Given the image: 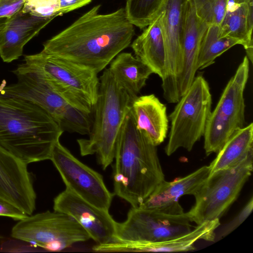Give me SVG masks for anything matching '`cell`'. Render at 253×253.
<instances>
[{"mask_svg": "<svg viewBox=\"0 0 253 253\" xmlns=\"http://www.w3.org/2000/svg\"><path fill=\"white\" fill-rule=\"evenodd\" d=\"M94 6L43 44L42 52L89 68L97 74L131 43L134 25L125 8L107 14Z\"/></svg>", "mask_w": 253, "mask_h": 253, "instance_id": "obj_1", "label": "cell"}, {"mask_svg": "<svg viewBox=\"0 0 253 253\" xmlns=\"http://www.w3.org/2000/svg\"><path fill=\"white\" fill-rule=\"evenodd\" d=\"M113 168L114 194L140 206L165 180L157 146L136 128L130 109L117 139Z\"/></svg>", "mask_w": 253, "mask_h": 253, "instance_id": "obj_2", "label": "cell"}, {"mask_svg": "<svg viewBox=\"0 0 253 253\" xmlns=\"http://www.w3.org/2000/svg\"><path fill=\"white\" fill-rule=\"evenodd\" d=\"M63 132L37 105L0 94V146L26 164L50 160Z\"/></svg>", "mask_w": 253, "mask_h": 253, "instance_id": "obj_3", "label": "cell"}, {"mask_svg": "<svg viewBox=\"0 0 253 253\" xmlns=\"http://www.w3.org/2000/svg\"><path fill=\"white\" fill-rule=\"evenodd\" d=\"M99 81L90 132L88 138L78 139L77 142L82 156L96 154L105 169L114 161L118 135L132 101L108 68L103 71Z\"/></svg>", "mask_w": 253, "mask_h": 253, "instance_id": "obj_4", "label": "cell"}, {"mask_svg": "<svg viewBox=\"0 0 253 253\" xmlns=\"http://www.w3.org/2000/svg\"><path fill=\"white\" fill-rule=\"evenodd\" d=\"M24 61V67L42 78L68 104L85 113H93L100 84L94 71L42 51L25 55Z\"/></svg>", "mask_w": 253, "mask_h": 253, "instance_id": "obj_5", "label": "cell"}, {"mask_svg": "<svg viewBox=\"0 0 253 253\" xmlns=\"http://www.w3.org/2000/svg\"><path fill=\"white\" fill-rule=\"evenodd\" d=\"M169 115L170 129L165 152L170 156L180 148L191 151L204 136L211 110L209 84L204 77H195Z\"/></svg>", "mask_w": 253, "mask_h": 253, "instance_id": "obj_6", "label": "cell"}, {"mask_svg": "<svg viewBox=\"0 0 253 253\" xmlns=\"http://www.w3.org/2000/svg\"><path fill=\"white\" fill-rule=\"evenodd\" d=\"M253 151L232 167L210 174L194 194L195 205L187 212L197 225L218 219L237 199L251 175Z\"/></svg>", "mask_w": 253, "mask_h": 253, "instance_id": "obj_7", "label": "cell"}, {"mask_svg": "<svg viewBox=\"0 0 253 253\" xmlns=\"http://www.w3.org/2000/svg\"><path fill=\"white\" fill-rule=\"evenodd\" d=\"M191 222L179 202L159 208L132 207L126 219L117 223L113 241H163L190 232Z\"/></svg>", "mask_w": 253, "mask_h": 253, "instance_id": "obj_8", "label": "cell"}, {"mask_svg": "<svg viewBox=\"0 0 253 253\" xmlns=\"http://www.w3.org/2000/svg\"><path fill=\"white\" fill-rule=\"evenodd\" d=\"M249 64L246 56L211 112L203 136L204 148L207 155L217 153L235 131L244 127V92L249 78Z\"/></svg>", "mask_w": 253, "mask_h": 253, "instance_id": "obj_9", "label": "cell"}, {"mask_svg": "<svg viewBox=\"0 0 253 253\" xmlns=\"http://www.w3.org/2000/svg\"><path fill=\"white\" fill-rule=\"evenodd\" d=\"M11 236L51 252L61 251L90 239L72 216L54 211L31 214L19 220L12 227Z\"/></svg>", "mask_w": 253, "mask_h": 253, "instance_id": "obj_10", "label": "cell"}, {"mask_svg": "<svg viewBox=\"0 0 253 253\" xmlns=\"http://www.w3.org/2000/svg\"><path fill=\"white\" fill-rule=\"evenodd\" d=\"M188 0H164L161 27L165 49V74L162 79L164 98L176 103L180 98L178 83L183 68L182 42Z\"/></svg>", "mask_w": 253, "mask_h": 253, "instance_id": "obj_11", "label": "cell"}, {"mask_svg": "<svg viewBox=\"0 0 253 253\" xmlns=\"http://www.w3.org/2000/svg\"><path fill=\"white\" fill-rule=\"evenodd\" d=\"M59 172L66 188L93 206L109 211L113 194L103 176L76 158L58 141L50 160Z\"/></svg>", "mask_w": 253, "mask_h": 253, "instance_id": "obj_12", "label": "cell"}, {"mask_svg": "<svg viewBox=\"0 0 253 253\" xmlns=\"http://www.w3.org/2000/svg\"><path fill=\"white\" fill-rule=\"evenodd\" d=\"M53 209L72 216L97 244L114 240L117 222L109 211L93 206L68 189L54 198Z\"/></svg>", "mask_w": 253, "mask_h": 253, "instance_id": "obj_13", "label": "cell"}, {"mask_svg": "<svg viewBox=\"0 0 253 253\" xmlns=\"http://www.w3.org/2000/svg\"><path fill=\"white\" fill-rule=\"evenodd\" d=\"M33 182L28 164L0 146V198L31 215L37 199Z\"/></svg>", "mask_w": 253, "mask_h": 253, "instance_id": "obj_14", "label": "cell"}, {"mask_svg": "<svg viewBox=\"0 0 253 253\" xmlns=\"http://www.w3.org/2000/svg\"><path fill=\"white\" fill-rule=\"evenodd\" d=\"M219 219L204 222L190 232L167 240L156 242L113 241L99 246L102 253L107 252H176L195 249L199 240L214 241Z\"/></svg>", "mask_w": 253, "mask_h": 253, "instance_id": "obj_15", "label": "cell"}, {"mask_svg": "<svg viewBox=\"0 0 253 253\" xmlns=\"http://www.w3.org/2000/svg\"><path fill=\"white\" fill-rule=\"evenodd\" d=\"M52 20L38 17L21 10L7 18L0 37V56L10 63L23 55L24 46Z\"/></svg>", "mask_w": 253, "mask_h": 253, "instance_id": "obj_16", "label": "cell"}, {"mask_svg": "<svg viewBox=\"0 0 253 253\" xmlns=\"http://www.w3.org/2000/svg\"><path fill=\"white\" fill-rule=\"evenodd\" d=\"M208 25L197 14L193 0H188L185 10L182 42L183 68L178 83L180 97L189 88L195 77L201 42Z\"/></svg>", "mask_w": 253, "mask_h": 253, "instance_id": "obj_17", "label": "cell"}, {"mask_svg": "<svg viewBox=\"0 0 253 253\" xmlns=\"http://www.w3.org/2000/svg\"><path fill=\"white\" fill-rule=\"evenodd\" d=\"M130 110L137 129L157 146L167 137L169 120L167 107L153 94L137 96Z\"/></svg>", "mask_w": 253, "mask_h": 253, "instance_id": "obj_18", "label": "cell"}, {"mask_svg": "<svg viewBox=\"0 0 253 253\" xmlns=\"http://www.w3.org/2000/svg\"><path fill=\"white\" fill-rule=\"evenodd\" d=\"M210 174L209 166H203L190 174L171 181L160 183L149 197L138 207L159 208L179 202L185 195H193L200 189Z\"/></svg>", "mask_w": 253, "mask_h": 253, "instance_id": "obj_19", "label": "cell"}, {"mask_svg": "<svg viewBox=\"0 0 253 253\" xmlns=\"http://www.w3.org/2000/svg\"><path fill=\"white\" fill-rule=\"evenodd\" d=\"M253 0H228L224 18L220 25L222 36L239 40L253 63Z\"/></svg>", "mask_w": 253, "mask_h": 253, "instance_id": "obj_20", "label": "cell"}, {"mask_svg": "<svg viewBox=\"0 0 253 253\" xmlns=\"http://www.w3.org/2000/svg\"><path fill=\"white\" fill-rule=\"evenodd\" d=\"M135 57L161 79L165 74V49L161 27V13L131 43Z\"/></svg>", "mask_w": 253, "mask_h": 253, "instance_id": "obj_21", "label": "cell"}, {"mask_svg": "<svg viewBox=\"0 0 253 253\" xmlns=\"http://www.w3.org/2000/svg\"><path fill=\"white\" fill-rule=\"evenodd\" d=\"M117 83L133 101L146 85L151 69L129 52H121L110 63L108 68Z\"/></svg>", "mask_w": 253, "mask_h": 253, "instance_id": "obj_22", "label": "cell"}, {"mask_svg": "<svg viewBox=\"0 0 253 253\" xmlns=\"http://www.w3.org/2000/svg\"><path fill=\"white\" fill-rule=\"evenodd\" d=\"M253 151V124L235 131L209 165L210 174L236 165Z\"/></svg>", "mask_w": 253, "mask_h": 253, "instance_id": "obj_23", "label": "cell"}, {"mask_svg": "<svg viewBox=\"0 0 253 253\" xmlns=\"http://www.w3.org/2000/svg\"><path fill=\"white\" fill-rule=\"evenodd\" d=\"M240 42L234 38L222 36L219 25H209L202 39L197 68L202 70L212 64L216 58Z\"/></svg>", "mask_w": 253, "mask_h": 253, "instance_id": "obj_24", "label": "cell"}, {"mask_svg": "<svg viewBox=\"0 0 253 253\" xmlns=\"http://www.w3.org/2000/svg\"><path fill=\"white\" fill-rule=\"evenodd\" d=\"M85 0H25L21 11L52 20L57 16L84 6Z\"/></svg>", "mask_w": 253, "mask_h": 253, "instance_id": "obj_25", "label": "cell"}, {"mask_svg": "<svg viewBox=\"0 0 253 253\" xmlns=\"http://www.w3.org/2000/svg\"><path fill=\"white\" fill-rule=\"evenodd\" d=\"M164 0H126L125 7L130 22L140 29L146 27L160 14Z\"/></svg>", "mask_w": 253, "mask_h": 253, "instance_id": "obj_26", "label": "cell"}, {"mask_svg": "<svg viewBox=\"0 0 253 253\" xmlns=\"http://www.w3.org/2000/svg\"><path fill=\"white\" fill-rule=\"evenodd\" d=\"M91 114L67 104L56 123L63 132L88 135L93 123Z\"/></svg>", "mask_w": 253, "mask_h": 253, "instance_id": "obj_27", "label": "cell"}, {"mask_svg": "<svg viewBox=\"0 0 253 253\" xmlns=\"http://www.w3.org/2000/svg\"><path fill=\"white\" fill-rule=\"evenodd\" d=\"M253 209V198L251 197L239 213L230 222L215 232L214 241L225 237L240 225L251 213Z\"/></svg>", "mask_w": 253, "mask_h": 253, "instance_id": "obj_28", "label": "cell"}, {"mask_svg": "<svg viewBox=\"0 0 253 253\" xmlns=\"http://www.w3.org/2000/svg\"><path fill=\"white\" fill-rule=\"evenodd\" d=\"M198 16L207 24L213 23V11L217 0H192Z\"/></svg>", "mask_w": 253, "mask_h": 253, "instance_id": "obj_29", "label": "cell"}, {"mask_svg": "<svg viewBox=\"0 0 253 253\" xmlns=\"http://www.w3.org/2000/svg\"><path fill=\"white\" fill-rule=\"evenodd\" d=\"M25 0H0V18H9L20 11Z\"/></svg>", "mask_w": 253, "mask_h": 253, "instance_id": "obj_30", "label": "cell"}, {"mask_svg": "<svg viewBox=\"0 0 253 253\" xmlns=\"http://www.w3.org/2000/svg\"><path fill=\"white\" fill-rule=\"evenodd\" d=\"M28 215L9 202L0 198V216L8 217L19 221Z\"/></svg>", "mask_w": 253, "mask_h": 253, "instance_id": "obj_31", "label": "cell"}, {"mask_svg": "<svg viewBox=\"0 0 253 253\" xmlns=\"http://www.w3.org/2000/svg\"><path fill=\"white\" fill-rule=\"evenodd\" d=\"M228 0H217L213 11V23L217 25L221 23L226 10Z\"/></svg>", "mask_w": 253, "mask_h": 253, "instance_id": "obj_32", "label": "cell"}, {"mask_svg": "<svg viewBox=\"0 0 253 253\" xmlns=\"http://www.w3.org/2000/svg\"><path fill=\"white\" fill-rule=\"evenodd\" d=\"M7 19V18H0V37L5 29Z\"/></svg>", "mask_w": 253, "mask_h": 253, "instance_id": "obj_33", "label": "cell"}, {"mask_svg": "<svg viewBox=\"0 0 253 253\" xmlns=\"http://www.w3.org/2000/svg\"></svg>", "mask_w": 253, "mask_h": 253, "instance_id": "obj_34", "label": "cell"}]
</instances>
